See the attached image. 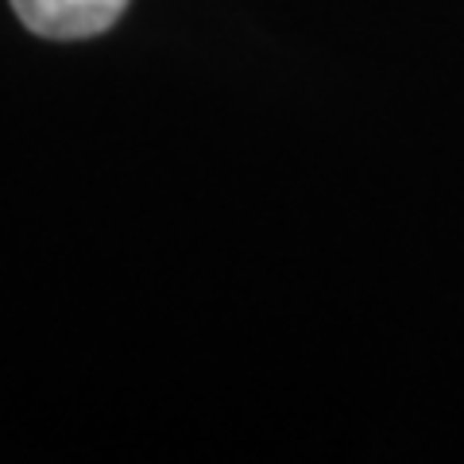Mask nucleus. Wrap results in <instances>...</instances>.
I'll return each mask as SVG.
<instances>
[{
  "label": "nucleus",
  "instance_id": "obj_1",
  "mask_svg": "<svg viewBox=\"0 0 464 464\" xmlns=\"http://www.w3.org/2000/svg\"><path fill=\"white\" fill-rule=\"evenodd\" d=\"M128 0H12L27 32L43 39H93L124 16Z\"/></svg>",
  "mask_w": 464,
  "mask_h": 464
}]
</instances>
